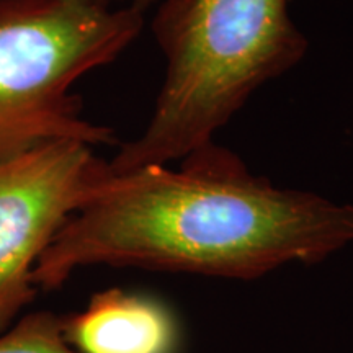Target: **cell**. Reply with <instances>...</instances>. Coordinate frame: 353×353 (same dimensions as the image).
<instances>
[{"label": "cell", "mask_w": 353, "mask_h": 353, "mask_svg": "<svg viewBox=\"0 0 353 353\" xmlns=\"http://www.w3.org/2000/svg\"><path fill=\"white\" fill-rule=\"evenodd\" d=\"M63 334L79 353H175L180 342L165 303L120 288L95 293L81 312L63 316Z\"/></svg>", "instance_id": "5b68a950"}, {"label": "cell", "mask_w": 353, "mask_h": 353, "mask_svg": "<svg viewBox=\"0 0 353 353\" xmlns=\"http://www.w3.org/2000/svg\"><path fill=\"white\" fill-rule=\"evenodd\" d=\"M95 2H99L100 6L105 7H132L136 8V10L145 13V10H148L156 0H95Z\"/></svg>", "instance_id": "52a82bcc"}, {"label": "cell", "mask_w": 353, "mask_h": 353, "mask_svg": "<svg viewBox=\"0 0 353 353\" xmlns=\"http://www.w3.org/2000/svg\"><path fill=\"white\" fill-rule=\"evenodd\" d=\"M151 30L165 79L143 134L108 162L112 174L169 165L214 141L260 87L309 50L290 0H161Z\"/></svg>", "instance_id": "7a4b0ae2"}, {"label": "cell", "mask_w": 353, "mask_h": 353, "mask_svg": "<svg viewBox=\"0 0 353 353\" xmlns=\"http://www.w3.org/2000/svg\"><path fill=\"white\" fill-rule=\"evenodd\" d=\"M144 12L95 0H0V159L56 141L117 144L70 88L136 41Z\"/></svg>", "instance_id": "3957f363"}, {"label": "cell", "mask_w": 353, "mask_h": 353, "mask_svg": "<svg viewBox=\"0 0 353 353\" xmlns=\"http://www.w3.org/2000/svg\"><path fill=\"white\" fill-rule=\"evenodd\" d=\"M0 353H79L65 342L63 316L38 311L21 316L0 334Z\"/></svg>", "instance_id": "8992f818"}, {"label": "cell", "mask_w": 353, "mask_h": 353, "mask_svg": "<svg viewBox=\"0 0 353 353\" xmlns=\"http://www.w3.org/2000/svg\"><path fill=\"white\" fill-rule=\"evenodd\" d=\"M108 174V162L79 141L0 159V334L37 296L32 273L39 257Z\"/></svg>", "instance_id": "277c9868"}, {"label": "cell", "mask_w": 353, "mask_h": 353, "mask_svg": "<svg viewBox=\"0 0 353 353\" xmlns=\"http://www.w3.org/2000/svg\"><path fill=\"white\" fill-rule=\"evenodd\" d=\"M180 161L110 172L39 257L34 288H61L92 265L254 280L353 242L350 203L275 187L214 141Z\"/></svg>", "instance_id": "6da1fadb"}]
</instances>
